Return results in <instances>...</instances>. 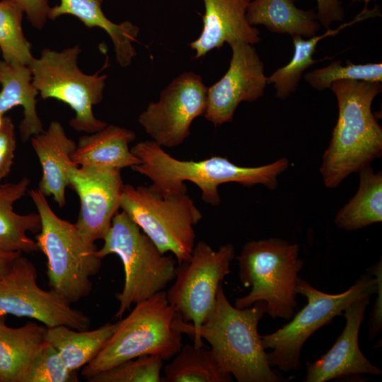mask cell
<instances>
[{
  "label": "cell",
  "mask_w": 382,
  "mask_h": 382,
  "mask_svg": "<svg viewBox=\"0 0 382 382\" xmlns=\"http://www.w3.org/2000/svg\"><path fill=\"white\" fill-rule=\"evenodd\" d=\"M204 5L202 30L190 43L194 59L205 56L224 43L243 41L251 45L260 42V30L249 24L246 11L252 0H202Z\"/></svg>",
  "instance_id": "cell-17"
},
{
  "label": "cell",
  "mask_w": 382,
  "mask_h": 382,
  "mask_svg": "<svg viewBox=\"0 0 382 382\" xmlns=\"http://www.w3.org/2000/svg\"><path fill=\"white\" fill-rule=\"evenodd\" d=\"M30 140L42 171L37 189L46 197L52 196L58 206L63 207L70 170L77 166L71 158L76 144L57 121L51 122L47 129L33 136Z\"/></svg>",
  "instance_id": "cell-18"
},
{
  "label": "cell",
  "mask_w": 382,
  "mask_h": 382,
  "mask_svg": "<svg viewBox=\"0 0 382 382\" xmlns=\"http://www.w3.org/2000/svg\"><path fill=\"white\" fill-rule=\"evenodd\" d=\"M117 323H108L92 330H78L66 325L47 328L45 341L59 352L74 371L92 361L113 334Z\"/></svg>",
  "instance_id": "cell-26"
},
{
  "label": "cell",
  "mask_w": 382,
  "mask_h": 382,
  "mask_svg": "<svg viewBox=\"0 0 382 382\" xmlns=\"http://www.w3.org/2000/svg\"><path fill=\"white\" fill-rule=\"evenodd\" d=\"M163 360L144 355L125 361L87 380L89 382H161Z\"/></svg>",
  "instance_id": "cell-31"
},
{
  "label": "cell",
  "mask_w": 382,
  "mask_h": 382,
  "mask_svg": "<svg viewBox=\"0 0 382 382\" xmlns=\"http://www.w3.org/2000/svg\"><path fill=\"white\" fill-rule=\"evenodd\" d=\"M246 18L253 26L262 25L272 33L291 37H313L320 27L314 10L300 9L291 0H252Z\"/></svg>",
  "instance_id": "cell-24"
},
{
  "label": "cell",
  "mask_w": 382,
  "mask_h": 382,
  "mask_svg": "<svg viewBox=\"0 0 382 382\" xmlns=\"http://www.w3.org/2000/svg\"><path fill=\"white\" fill-rule=\"evenodd\" d=\"M16 138L15 127L9 117H3L0 127V182L11 169L15 157Z\"/></svg>",
  "instance_id": "cell-33"
},
{
  "label": "cell",
  "mask_w": 382,
  "mask_h": 382,
  "mask_svg": "<svg viewBox=\"0 0 382 382\" xmlns=\"http://www.w3.org/2000/svg\"><path fill=\"white\" fill-rule=\"evenodd\" d=\"M265 310L263 301L243 308L232 306L221 284L212 313L199 329L187 328L180 316L176 326L192 337L195 347L203 346L206 340L222 369L237 381L278 382L257 330Z\"/></svg>",
  "instance_id": "cell-3"
},
{
  "label": "cell",
  "mask_w": 382,
  "mask_h": 382,
  "mask_svg": "<svg viewBox=\"0 0 382 382\" xmlns=\"http://www.w3.org/2000/svg\"><path fill=\"white\" fill-rule=\"evenodd\" d=\"M3 117H4L0 115V127H1V124H2Z\"/></svg>",
  "instance_id": "cell-39"
},
{
  "label": "cell",
  "mask_w": 382,
  "mask_h": 382,
  "mask_svg": "<svg viewBox=\"0 0 382 382\" xmlns=\"http://www.w3.org/2000/svg\"><path fill=\"white\" fill-rule=\"evenodd\" d=\"M8 314L35 319L47 328L66 325L83 330L91 325L88 316L52 289L39 286L34 263L22 254L0 278V316Z\"/></svg>",
  "instance_id": "cell-12"
},
{
  "label": "cell",
  "mask_w": 382,
  "mask_h": 382,
  "mask_svg": "<svg viewBox=\"0 0 382 382\" xmlns=\"http://www.w3.org/2000/svg\"><path fill=\"white\" fill-rule=\"evenodd\" d=\"M207 105V87L192 71L183 72L150 103L139 116V123L160 146L180 145L190 135L192 122L204 115Z\"/></svg>",
  "instance_id": "cell-13"
},
{
  "label": "cell",
  "mask_w": 382,
  "mask_h": 382,
  "mask_svg": "<svg viewBox=\"0 0 382 382\" xmlns=\"http://www.w3.org/2000/svg\"><path fill=\"white\" fill-rule=\"evenodd\" d=\"M134 132L125 127L107 125L96 132L81 137L72 154L79 166L122 168L137 166L140 160L129 148L135 139Z\"/></svg>",
  "instance_id": "cell-19"
},
{
  "label": "cell",
  "mask_w": 382,
  "mask_h": 382,
  "mask_svg": "<svg viewBox=\"0 0 382 382\" xmlns=\"http://www.w3.org/2000/svg\"><path fill=\"white\" fill-rule=\"evenodd\" d=\"M370 272L376 276L377 297L370 318L369 336L376 337L382 328V265L381 260L369 269Z\"/></svg>",
  "instance_id": "cell-34"
},
{
  "label": "cell",
  "mask_w": 382,
  "mask_h": 382,
  "mask_svg": "<svg viewBox=\"0 0 382 382\" xmlns=\"http://www.w3.org/2000/svg\"><path fill=\"white\" fill-rule=\"evenodd\" d=\"M330 88L337 98L338 117L320 172L325 186L335 188L382 156V129L371 110L382 85L342 80L332 83Z\"/></svg>",
  "instance_id": "cell-2"
},
{
  "label": "cell",
  "mask_w": 382,
  "mask_h": 382,
  "mask_svg": "<svg viewBox=\"0 0 382 382\" xmlns=\"http://www.w3.org/2000/svg\"><path fill=\"white\" fill-rule=\"evenodd\" d=\"M24 13L17 0L0 1V50L6 62L28 65L34 57L22 28Z\"/></svg>",
  "instance_id": "cell-29"
},
{
  "label": "cell",
  "mask_w": 382,
  "mask_h": 382,
  "mask_svg": "<svg viewBox=\"0 0 382 382\" xmlns=\"http://www.w3.org/2000/svg\"><path fill=\"white\" fill-rule=\"evenodd\" d=\"M102 3L103 0H60L59 5L50 7L47 18L54 20L62 15H71L88 28L104 30L113 42L117 62L121 66H127L137 54L133 43L139 28L129 21L112 22L103 13Z\"/></svg>",
  "instance_id": "cell-20"
},
{
  "label": "cell",
  "mask_w": 382,
  "mask_h": 382,
  "mask_svg": "<svg viewBox=\"0 0 382 382\" xmlns=\"http://www.w3.org/2000/svg\"><path fill=\"white\" fill-rule=\"evenodd\" d=\"M376 278L363 275L345 291L330 294L312 286L307 281L298 279L296 292L306 297L307 304L292 320L274 332L260 335L271 366L283 371L296 370L300 366L302 347L308 338L320 328L328 324L352 303L363 295L376 293Z\"/></svg>",
  "instance_id": "cell-10"
},
{
  "label": "cell",
  "mask_w": 382,
  "mask_h": 382,
  "mask_svg": "<svg viewBox=\"0 0 382 382\" xmlns=\"http://www.w3.org/2000/svg\"><path fill=\"white\" fill-rule=\"evenodd\" d=\"M23 8L28 20L33 26L42 29L48 20L50 6L48 0H17Z\"/></svg>",
  "instance_id": "cell-36"
},
{
  "label": "cell",
  "mask_w": 382,
  "mask_h": 382,
  "mask_svg": "<svg viewBox=\"0 0 382 382\" xmlns=\"http://www.w3.org/2000/svg\"><path fill=\"white\" fill-rule=\"evenodd\" d=\"M28 193L41 219L35 241L47 258L50 288L70 304L76 303L90 294L91 278L101 268L97 246L82 236L75 224L59 217L39 189Z\"/></svg>",
  "instance_id": "cell-5"
},
{
  "label": "cell",
  "mask_w": 382,
  "mask_h": 382,
  "mask_svg": "<svg viewBox=\"0 0 382 382\" xmlns=\"http://www.w3.org/2000/svg\"><path fill=\"white\" fill-rule=\"evenodd\" d=\"M180 315L161 291L138 302L117 327L97 356L82 367L86 380L125 361L144 355H157L163 361L173 358L183 347L182 333L176 326Z\"/></svg>",
  "instance_id": "cell-4"
},
{
  "label": "cell",
  "mask_w": 382,
  "mask_h": 382,
  "mask_svg": "<svg viewBox=\"0 0 382 382\" xmlns=\"http://www.w3.org/2000/svg\"><path fill=\"white\" fill-rule=\"evenodd\" d=\"M47 327L28 322L9 327L0 316V382H24L30 364L45 342Z\"/></svg>",
  "instance_id": "cell-23"
},
{
  "label": "cell",
  "mask_w": 382,
  "mask_h": 382,
  "mask_svg": "<svg viewBox=\"0 0 382 382\" xmlns=\"http://www.w3.org/2000/svg\"><path fill=\"white\" fill-rule=\"evenodd\" d=\"M97 250L103 259L111 254L121 260L125 272L122 290L115 294L119 308L115 317L121 319L133 304L164 290L175 277L176 260L160 252L152 241L127 216L117 212Z\"/></svg>",
  "instance_id": "cell-7"
},
{
  "label": "cell",
  "mask_w": 382,
  "mask_h": 382,
  "mask_svg": "<svg viewBox=\"0 0 382 382\" xmlns=\"http://www.w3.org/2000/svg\"><path fill=\"white\" fill-rule=\"evenodd\" d=\"M131 151L141 161L132 170L152 181L149 186L152 190L161 196L187 193L184 182L190 181L201 190L202 199L212 206L221 203L218 187L221 184L263 185L273 190L278 186V176L289 166L286 158L257 167L241 166L219 156L201 161H182L171 156L152 140L139 142Z\"/></svg>",
  "instance_id": "cell-1"
},
{
  "label": "cell",
  "mask_w": 382,
  "mask_h": 382,
  "mask_svg": "<svg viewBox=\"0 0 382 382\" xmlns=\"http://www.w3.org/2000/svg\"><path fill=\"white\" fill-rule=\"evenodd\" d=\"M0 115L16 106L23 109V117L19 125L22 139L27 141L42 132L43 125L36 110L38 91L33 83L28 65L11 64L0 59Z\"/></svg>",
  "instance_id": "cell-22"
},
{
  "label": "cell",
  "mask_w": 382,
  "mask_h": 382,
  "mask_svg": "<svg viewBox=\"0 0 382 382\" xmlns=\"http://www.w3.org/2000/svg\"><path fill=\"white\" fill-rule=\"evenodd\" d=\"M69 186L80 200L75 223L79 231L91 243L103 240L120 208L124 186L120 170L76 166L70 170Z\"/></svg>",
  "instance_id": "cell-15"
},
{
  "label": "cell",
  "mask_w": 382,
  "mask_h": 382,
  "mask_svg": "<svg viewBox=\"0 0 382 382\" xmlns=\"http://www.w3.org/2000/svg\"><path fill=\"white\" fill-rule=\"evenodd\" d=\"M120 208L161 253L178 264L187 260L195 245L194 227L202 214L187 193L161 196L149 186L124 184Z\"/></svg>",
  "instance_id": "cell-8"
},
{
  "label": "cell",
  "mask_w": 382,
  "mask_h": 382,
  "mask_svg": "<svg viewBox=\"0 0 382 382\" xmlns=\"http://www.w3.org/2000/svg\"><path fill=\"white\" fill-rule=\"evenodd\" d=\"M21 254L18 252L0 251V278L8 271L13 260Z\"/></svg>",
  "instance_id": "cell-37"
},
{
  "label": "cell",
  "mask_w": 382,
  "mask_h": 382,
  "mask_svg": "<svg viewBox=\"0 0 382 382\" xmlns=\"http://www.w3.org/2000/svg\"><path fill=\"white\" fill-rule=\"evenodd\" d=\"M234 257L235 248L231 243L215 250L199 241L190 258L178 264L174 283L166 296L187 328L199 329L212 313L219 286L231 272Z\"/></svg>",
  "instance_id": "cell-11"
},
{
  "label": "cell",
  "mask_w": 382,
  "mask_h": 382,
  "mask_svg": "<svg viewBox=\"0 0 382 382\" xmlns=\"http://www.w3.org/2000/svg\"><path fill=\"white\" fill-rule=\"evenodd\" d=\"M379 16L381 13L377 6L372 10L364 8L351 21L340 25L336 29H328L323 34L314 35L306 40L300 35L292 36L294 53L291 59L287 64L278 68L267 76V83L273 84L276 97L284 100L296 90L304 71L318 62L313 59V56L318 43L321 40L335 35L342 29L357 22Z\"/></svg>",
  "instance_id": "cell-25"
},
{
  "label": "cell",
  "mask_w": 382,
  "mask_h": 382,
  "mask_svg": "<svg viewBox=\"0 0 382 382\" xmlns=\"http://www.w3.org/2000/svg\"><path fill=\"white\" fill-rule=\"evenodd\" d=\"M163 369L165 382H231L212 350L194 345L183 346Z\"/></svg>",
  "instance_id": "cell-28"
},
{
  "label": "cell",
  "mask_w": 382,
  "mask_h": 382,
  "mask_svg": "<svg viewBox=\"0 0 382 382\" xmlns=\"http://www.w3.org/2000/svg\"><path fill=\"white\" fill-rule=\"evenodd\" d=\"M76 371L70 370L56 349L45 342L34 356L24 382H76Z\"/></svg>",
  "instance_id": "cell-32"
},
{
  "label": "cell",
  "mask_w": 382,
  "mask_h": 382,
  "mask_svg": "<svg viewBox=\"0 0 382 382\" xmlns=\"http://www.w3.org/2000/svg\"><path fill=\"white\" fill-rule=\"evenodd\" d=\"M299 255V244L279 238L246 243L236 259L239 279L251 290L234 306L243 308L263 301L265 313L272 318L291 319L297 305L298 273L303 265Z\"/></svg>",
  "instance_id": "cell-6"
},
{
  "label": "cell",
  "mask_w": 382,
  "mask_h": 382,
  "mask_svg": "<svg viewBox=\"0 0 382 382\" xmlns=\"http://www.w3.org/2000/svg\"><path fill=\"white\" fill-rule=\"evenodd\" d=\"M29 184V179L24 177L16 183L0 185V251H39L35 240L27 234L40 231L39 214H19L13 210V204L25 194Z\"/></svg>",
  "instance_id": "cell-21"
},
{
  "label": "cell",
  "mask_w": 382,
  "mask_h": 382,
  "mask_svg": "<svg viewBox=\"0 0 382 382\" xmlns=\"http://www.w3.org/2000/svg\"><path fill=\"white\" fill-rule=\"evenodd\" d=\"M356 194L337 212L335 224L346 231H354L382 221V173L371 165L361 170Z\"/></svg>",
  "instance_id": "cell-27"
},
{
  "label": "cell",
  "mask_w": 382,
  "mask_h": 382,
  "mask_svg": "<svg viewBox=\"0 0 382 382\" xmlns=\"http://www.w3.org/2000/svg\"><path fill=\"white\" fill-rule=\"evenodd\" d=\"M79 45L60 52L42 50L40 57H33L28 66L33 83L43 99L54 98L68 105L75 112L69 125L75 130L92 134L108 124L97 119L93 106L101 102L107 76L86 74L79 68Z\"/></svg>",
  "instance_id": "cell-9"
},
{
  "label": "cell",
  "mask_w": 382,
  "mask_h": 382,
  "mask_svg": "<svg viewBox=\"0 0 382 382\" xmlns=\"http://www.w3.org/2000/svg\"><path fill=\"white\" fill-rule=\"evenodd\" d=\"M316 1L317 19L323 28L330 29L332 23L344 20V8L340 0H316Z\"/></svg>",
  "instance_id": "cell-35"
},
{
  "label": "cell",
  "mask_w": 382,
  "mask_h": 382,
  "mask_svg": "<svg viewBox=\"0 0 382 382\" xmlns=\"http://www.w3.org/2000/svg\"><path fill=\"white\" fill-rule=\"evenodd\" d=\"M305 81L313 88L324 91L332 83L342 80L382 82V64H353L347 61L345 66L340 60L332 61L327 66L308 72Z\"/></svg>",
  "instance_id": "cell-30"
},
{
  "label": "cell",
  "mask_w": 382,
  "mask_h": 382,
  "mask_svg": "<svg viewBox=\"0 0 382 382\" xmlns=\"http://www.w3.org/2000/svg\"><path fill=\"white\" fill-rule=\"evenodd\" d=\"M371 294L363 295L345 310V326L332 347L314 362H307L305 382H325L337 378L382 371L362 354L358 343L359 332L364 318Z\"/></svg>",
  "instance_id": "cell-16"
},
{
  "label": "cell",
  "mask_w": 382,
  "mask_h": 382,
  "mask_svg": "<svg viewBox=\"0 0 382 382\" xmlns=\"http://www.w3.org/2000/svg\"><path fill=\"white\" fill-rule=\"evenodd\" d=\"M229 45L232 55L227 71L207 88L204 116L214 126L231 122L238 105L262 97L268 83L264 64L253 45L235 41Z\"/></svg>",
  "instance_id": "cell-14"
},
{
  "label": "cell",
  "mask_w": 382,
  "mask_h": 382,
  "mask_svg": "<svg viewBox=\"0 0 382 382\" xmlns=\"http://www.w3.org/2000/svg\"><path fill=\"white\" fill-rule=\"evenodd\" d=\"M352 2H356V1H363L364 2V8H368V5L369 4V2L371 1V0H352Z\"/></svg>",
  "instance_id": "cell-38"
}]
</instances>
